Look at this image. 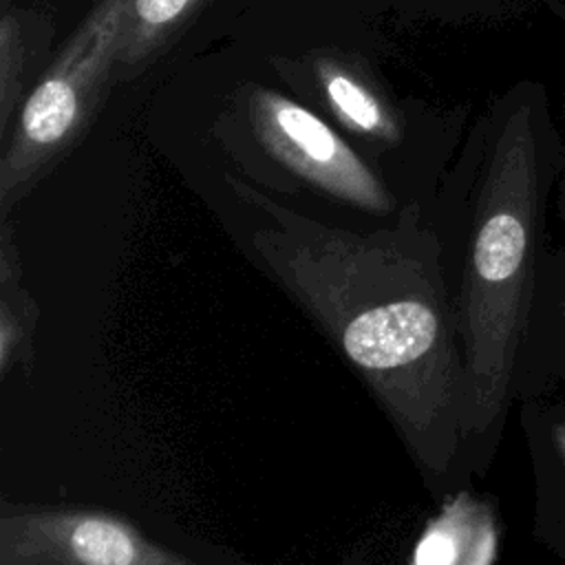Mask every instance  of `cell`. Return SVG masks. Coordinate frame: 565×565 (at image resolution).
Returning a JSON list of instances; mask_svg holds the SVG:
<instances>
[{"label":"cell","instance_id":"obj_1","mask_svg":"<svg viewBox=\"0 0 565 565\" xmlns=\"http://www.w3.org/2000/svg\"><path fill=\"white\" fill-rule=\"evenodd\" d=\"M225 179L267 218L252 243L269 271L369 384L415 459L448 472L466 455V364L441 245L417 210L393 230L355 234Z\"/></svg>","mask_w":565,"mask_h":565},{"label":"cell","instance_id":"obj_2","mask_svg":"<svg viewBox=\"0 0 565 565\" xmlns=\"http://www.w3.org/2000/svg\"><path fill=\"white\" fill-rule=\"evenodd\" d=\"M468 221L457 331L466 364V455L483 468L516 402V373L547 210L565 168V135L541 82L523 79L490 108Z\"/></svg>","mask_w":565,"mask_h":565},{"label":"cell","instance_id":"obj_3","mask_svg":"<svg viewBox=\"0 0 565 565\" xmlns=\"http://www.w3.org/2000/svg\"><path fill=\"white\" fill-rule=\"evenodd\" d=\"M132 0H95L20 104L0 157L2 216L90 130L110 86Z\"/></svg>","mask_w":565,"mask_h":565},{"label":"cell","instance_id":"obj_4","mask_svg":"<svg viewBox=\"0 0 565 565\" xmlns=\"http://www.w3.org/2000/svg\"><path fill=\"white\" fill-rule=\"evenodd\" d=\"M247 119L256 141L316 190L373 214L395 207L377 174L307 106L271 88L249 86Z\"/></svg>","mask_w":565,"mask_h":565},{"label":"cell","instance_id":"obj_5","mask_svg":"<svg viewBox=\"0 0 565 565\" xmlns=\"http://www.w3.org/2000/svg\"><path fill=\"white\" fill-rule=\"evenodd\" d=\"M0 565H196L97 510H20L0 521Z\"/></svg>","mask_w":565,"mask_h":565},{"label":"cell","instance_id":"obj_6","mask_svg":"<svg viewBox=\"0 0 565 565\" xmlns=\"http://www.w3.org/2000/svg\"><path fill=\"white\" fill-rule=\"evenodd\" d=\"M278 68L280 77H300L298 86L316 97L351 135L380 148H393L402 141V119L360 55L342 49H318L296 62H282Z\"/></svg>","mask_w":565,"mask_h":565},{"label":"cell","instance_id":"obj_7","mask_svg":"<svg viewBox=\"0 0 565 565\" xmlns=\"http://www.w3.org/2000/svg\"><path fill=\"white\" fill-rule=\"evenodd\" d=\"M554 207L563 221V241L547 245L516 373V402L565 386V168L556 183Z\"/></svg>","mask_w":565,"mask_h":565},{"label":"cell","instance_id":"obj_8","mask_svg":"<svg viewBox=\"0 0 565 565\" xmlns=\"http://www.w3.org/2000/svg\"><path fill=\"white\" fill-rule=\"evenodd\" d=\"M519 406L532 466V534L565 563V397L547 393Z\"/></svg>","mask_w":565,"mask_h":565},{"label":"cell","instance_id":"obj_9","mask_svg":"<svg viewBox=\"0 0 565 565\" xmlns=\"http://www.w3.org/2000/svg\"><path fill=\"white\" fill-rule=\"evenodd\" d=\"M53 18L33 9L9 7L0 20V135L7 141L11 115L24 102L29 79L42 75L51 51Z\"/></svg>","mask_w":565,"mask_h":565},{"label":"cell","instance_id":"obj_10","mask_svg":"<svg viewBox=\"0 0 565 565\" xmlns=\"http://www.w3.org/2000/svg\"><path fill=\"white\" fill-rule=\"evenodd\" d=\"M207 0H132L117 60V82L152 66L194 22Z\"/></svg>","mask_w":565,"mask_h":565},{"label":"cell","instance_id":"obj_11","mask_svg":"<svg viewBox=\"0 0 565 565\" xmlns=\"http://www.w3.org/2000/svg\"><path fill=\"white\" fill-rule=\"evenodd\" d=\"M455 7H461L470 13H481V15H505V13H514V11H523L525 7L541 2V0H441Z\"/></svg>","mask_w":565,"mask_h":565},{"label":"cell","instance_id":"obj_12","mask_svg":"<svg viewBox=\"0 0 565 565\" xmlns=\"http://www.w3.org/2000/svg\"><path fill=\"white\" fill-rule=\"evenodd\" d=\"M541 4H545L554 15L565 20V0H541Z\"/></svg>","mask_w":565,"mask_h":565},{"label":"cell","instance_id":"obj_13","mask_svg":"<svg viewBox=\"0 0 565 565\" xmlns=\"http://www.w3.org/2000/svg\"><path fill=\"white\" fill-rule=\"evenodd\" d=\"M558 119H561V128L565 135V79H563V93H561V110H558Z\"/></svg>","mask_w":565,"mask_h":565},{"label":"cell","instance_id":"obj_14","mask_svg":"<svg viewBox=\"0 0 565 565\" xmlns=\"http://www.w3.org/2000/svg\"><path fill=\"white\" fill-rule=\"evenodd\" d=\"M0 4H2V11H4V9L11 7V0H0Z\"/></svg>","mask_w":565,"mask_h":565}]
</instances>
